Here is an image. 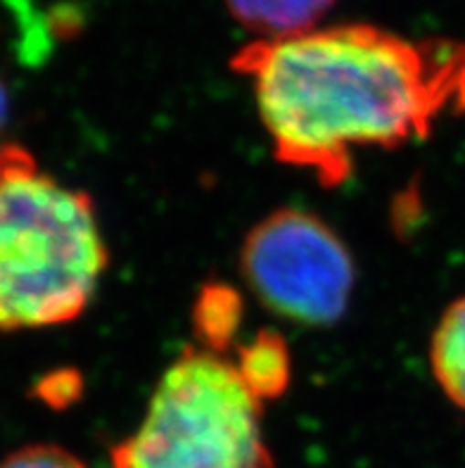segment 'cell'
Listing matches in <instances>:
<instances>
[{
  "label": "cell",
  "mask_w": 465,
  "mask_h": 468,
  "mask_svg": "<svg viewBox=\"0 0 465 468\" xmlns=\"http://www.w3.org/2000/svg\"><path fill=\"white\" fill-rule=\"evenodd\" d=\"M7 114H10V95H7L5 81L0 79V131L7 124Z\"/></svg>",
  "instance_id": "obj_10"
},
{
  "label": "cell",
  "mask_w": 465,
  "mask_h": 468,
  "mask_svg": "<svg viewBox=\"0 0 465 468\" xmlns=\"http://www.w3.org/2000/svg\"><path fill=\"white\" fill-rule=\"evenodd\" d=\"M285 165L337 186L354 154L425 138L442 114L465 112V46L416 41L373 24L252 41L233 58Z\"/></svg>",
  "instance_id": "obj_1"
},
{
  "label": "cell",
  "mask_w": 465,
  "mask_h": 468,
  "mask_svg": "<svg viewBox=\"0 0 465 468\" xmlns=\"http://www.w3.org/2000/svg\"><path fill=\"white\" fill-rule=\"evenodd\" d=\"M430 359L444 395L465 411V297L444 312L432 335Z\"/></svg>",
  "instance_id": "obj_7"
},
{
  "label": "cell",
  "mask_w": 465,
  "mask_h": 468,
  "mask_svg": "<svg viewBox=\"0 0 465 468\" xmlns=\"http://www.w3.org/2000/svg\"><path fill=\"white\" fill-rule=\"evenodd\" d=\"M261 404L236 364L185 350L159 380L141 428L112 450V468H273Z\"/></svg>",
  "instance_id": "obj_3"
},
{
  "label": "cell",
  "mask_w": 465,
  "mask_h": 468,
  "mask_svg": "<svg viewBox=\"0 0 465 468\" xmlns=\"http://www.w3.org/2000/svg\"><path fill=\"white\" fill-rule=\"evenodd\" d=\"M238 374L245 380L254 398L264 399L278 398L290 383V352L283 338L276 333H259L249 345L238 352Z\"/></svg>",
  "instance_id": "obj_6"
},
{
  "label": "cell",
  "mask_w": 465,
  "mask_h": 468,
  "mask_svg": "<svg viewBox=\"0 0 465 468\" xmlns=\"http://www.w3.org/2000/svg\"><path fill=\"white\" fill-rule=\"evenodd\" d=\"M242 321V304L236 291L226 285H209L200 292L195 307V328L206 352L221 356L236 338Z\"/></svg>",
  "instance_id": "obj_8"
},
{
  "label": "cell",
  "mask_w": 465,
  "mask_h": 468,
  "mask_svg": "<svg viewBox=\"0 0 465 468\" xmlns=\"http://www.w3.org/2000/svg\"><path fill=\"white\" fill-rule=\"evenodd\" d=\"M0 468H89L71 452L55 445H31L12 452L0 462Z\"/></svg>",
  "instance_id": "obj_9"
},
{
  "label": "cell",
  "mask_w": 465,
  "mask_h": 468,
  "mask_svg": "<svg viewBox=\"0 0 465 468\" xmlns=\"http://www.w3.org/2000/svg\"><path fill=\"white\" fill-rule=\"evenodd\" d=\"M240 27L257 41H278L318 29L335 0H224Z\"/></svg>",
  "instance_id": "obj_5"
},
{
  "label": "cell",
  "mask_w": 465,
  "mask_h": 468,
  "mask_svg": "<svg viewBox=\"0 0 465 468\" xmlns=\"http://www.w3.org/2000/svg\"><path fill=\"white\" fill-rule=\"evenodd\" d=\"M242 271L266 307L307 326L335 324L354 288L349 250L330 226L300 209H280L254 226Z\"/></svg>",
  "instance_id": "obj_4"
},
{
  "label": "cell",
  "mask_w": 465,
  "mask_h": 468,
  "mask_svg": "<svg viewBox=\"0 0 465 468\" xmlns=\"http://www.w3.org/2000/svg\"><path fill=\"white\" fill-rule=\"evenodd\" d=\"M107 250L86 193L0 148V331L58 326L93 300Z\"/></svg>",
  "instance_id": "obj_2"
}]
</instances>
